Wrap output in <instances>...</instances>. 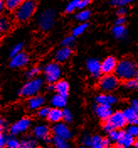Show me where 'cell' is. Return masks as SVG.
I'll return each instance as SVG.
<instances>
[{
	"label": "cell",
	"mask_w": 138,
	"mask_h": 148,
	"mask_svg": "<svg viewBox=\"0 0 138 148\" xmlns=\"http://www.w3.org/2000/svg\"><path fill=\"white\" fill-rule=\"evenodd\" d=\"M137 68V64L131 58H124L118 62L115 69V75L122 80H127L135 77L136 70Z\"/></svg>",
	"instance_id": "obj_1"
},
{
	"label": "cell",
	"mask_w": 138,
	"mask_h": 148,
	"mask_svg": "<svg viewBox=\"0 0 138 148\" xmlns=\"http://www.w3.org/2000/svg\"><path fill=\"white\" fill-rule=\"evenodd\" d=\"M36 9L35 0H25L15 10V19L19 22H25L32 17Z\"/></svg>",
	"instance_id": "obj_2"
},
{
	"label": "cell",
	"mask_w": 138,
	"mask_h": 148,
	"mask_svg": "<svg viewBox=\"0 0 138 148\" xmlns=\"http://www.w3.org/2000/svg\"><path fill=\"white\" fill-rule=\"evenodd\" d=\"M43 86V80L41 78H33L24 84L23 87L20 90L19 94L21 97H30L35 96L41 91Z\"/></svg>",
	"instance_id": "obj_3"
},
{
	"label": "cell",
	"mask_w": 138,
	"mask_h": 148,
	"mask_svg": "<svg viewBox=\"0 0 138 148\" xmlns=\"http://www.w3.org/2000/svg\"><path fill=\"white\" fill-rule=\"evenodd\" d=\"M56 22V12L52 9H48L42 12L39 17L38 24L40 28L47 32L50 31L55 25Z\"/></svg>",
	"instance_id": "obj_4"
},
{
	"label": "cell",
	"mask_w": 138,
	"mask_h": 148,
	"mask_svg": "<svg viewBox=\"0 0 138 148\" xmlns=\"http://www.w3.org/2000/svg\"><path fill=\"white\" fill-rule=\"evenodd\" d=\"M120 79L113 74L104 75L99 81V88L104 92H111L119 86Z\"/></svg>",
	"instance_id": "obj_5"
},
{
	"label": "cell",
	"mask_w": 138,
	"mask_h": 148,
	"mask_svg": "<svg viewBox=\"0 0 138 148\" xmlns=\"http://www.w3.org/2000/svg\"><path fill=\"white\" fill-rule=\"evenodd\" d=\"M44 74L46 81L49 84H55L60 80L62 75V69L57 63L51 62L44 67Z\"/></svg>",
	"instance_id": "obj_6"
},
{
	"label": "cell",
	"mask_w": 138,
	"mask_h": 148,
	"mask_svg": "<svg viewBox=\"0 0 138 148\" xmlns=\"http://www.w3.org/2000/svg\"><path fill=\"white\" fill-rule=\"evenodd\" d=\"M31 125L30 119L24 117L20 119V120L16 121L14 124H13L9 128V132L12 136H17L20 134H22L25 132Z\"/></svg>",
	"instance_id": "obj_7"
},
{
	"label": "cell",
	"mask_w": 138,
	"mask_h": 148,
	"mask_svg": "<svg viewBox=\"0 0 138 148\" xmlns=\"http://www.w3.org/2000/svg\"><path fill=\"white\" fill-rule=\"evenodd\" d=\"M93 110L95 114L103 121L109 119V118L113 114V110L111 108V105L109 104H101V103H96L93 107Z\"/></svg>",
	"instance_id": "obj_8"
},
{
	"label": "cell",
	"mask_w": 138,
	"mask_h": 148,
	"mask_svg": "<svg viewBox=\"0 0 138 148\" xmlns=\"http://www.w3.org/2000/svg\"><path fill=\"white\" fill-rule=\"evenodd\" d=\"M110 122V124L113 125L115 129H119L121 130L123 128H125V126L128 123L124 115V113L121 111H116L115 113L111 114V116L109 118V119H107Z\"/></svg>",
	"instance_id": "obj_9"
},
{
	"label": "cell",
	"mask_w": 138,
	"mask_h": 148,
	"mask_svg": "<svg viewBox=\"0 0 138 148\" xmlns=\"http://www.w3.org/2000/svg\"><path fill=\"white\" fill-rule=\"evenodd\" d=\"M52 132L55 136L62 137L66 140H70L72 137V133L69 127L65 123L58 122L52 128Z\"/></svg>",
	"instance_id": "obj_10"
},
{
	"label": "cell",
	"mask_w": 138,
	"mask_h": 148,
	"mask_svg": "<svg viewBox=\"0 0 138 148\" xmlns=\"http://www.w3.org/2000/svg\"><path fill=\"white\" fill-rule=\"evenodd\" d=\"M118 62L116 58L113 56L105 58L101 62V72L103 75L113 74L117 67Z\"/></svg>",
	"instance_id": "obj_11"
},
{
	"label": "cell",
	"mask_w": 138,
	"mask_h": 148,
	"mask_svg": "<svg viewBox=\"0 0 138 148\" xmlns=\"http://www.w3.org/2000/svg\"><path fill=\"white\" fill-rule=\"evenodd\" d=\"M30 58L27 55V53L21 52L18 53L17 55L11 58L10 63H9V67L12 69L21 68L25 66L29 63Z\"/></svg>",
	"instance_id": "obj_12"
},
{
	"label": "cell",
	"mask_w": 138,
	"mask_h": 148,
	"mask_svg": "<svg viewBox=\"0 0 138 148\" xmlns=\"http://www.w3.org/2000/svg\"><path fill=\"white\" fill-rule=\"evenodd\" d=\"M86 66L93 78H98L101 72V63L97 58H89L86 61Z\"/></svg>",
	"instance_id": "obj_13"
},
{
	"label": "cell",
	"mask_w": 138,
	"mask_h": 148,
	"mask_svg": "<svg viewBox=\"0 0 138 148\" xmlns=\"http://www.w3.org/2000/svg\"><path fill=\"white\" fill-rule=\"evenodd\" d=\"M45 103V98L42 96L40 95H35L33 97H29L27 101V106L29 110L34 111L40 109Z\"/></svg>",
	"instance_id": "obj_14"
},
{
	"label": "cell",
	"mask_w": 138,
	"mask_h": 148,
	"mask_svg": "<svg viewBox=\"0 0 138 148\" xmlns=\"http://www.w3.org/2000/svg\"><path fill=\"white\" fill-rule=\"evenodd\" d=\"M72 55V50L71 47H62L55 53V60L57 63H64Z\"/></svg>",
	"instance_id": "obj_15"
},
{
	"label": "cell",
	"mask_w": 138,
	"mask_h": 148,
	"mask_svg": "<svg viewBox=\"0 0 138 148\" xmlns=\"http://www.w3.org/2000/svg\"><path fill=\"white\" fill-rule=\"evenodd\" d=\"M135 141V137L126 131L122 137L116 142V147L120 148H128L131 146H134Z\"/></svg>",
	"instance_id": "obj_16"
},
{
	"label": "cell",
	"mask_w": 138,
	"mask_h": 148,
	"mask_svg": "<svg viewBox=\"0 0 138 148\" xmlns=\"http://www.w3.org/2000/svg\"><path fill=\"white\" fill-rule=\"evenodd\" d=\"M118 102V98L115 95L108 94V93H102L95 97V103H101V104H109L113 105Z\"/></svg>",
	"instance_id": "obj_17"
},
{
	"label": "cell",
	"mask_w": 138,
	"mask_h": 148,
	"mask_svg": "<svg viewBox=\"0 0 138 148\" xmlns=\"http://www.w3.org/2000/svg\"><path fill=\"white\" fill-rule=\"evenodd\" d=\"M33 136L38 140H45L50 136V128L47 125H37L33 129Z\"/></svg>",
	"instance_id": "obj_18"
},
{
	"label": "cell",
	"mask_w": 138,
	"mask_h": 148,
	"mask_svg": "<svg viewBox=\"0 0 138 148\" xmlns=\"http://www.w3.org/2000/svg\"><path fill=\"white\" fill-rule=\"evenodd\" d=\"M62 116H63V111L62 108H51L50 113L47 116V119L53 124H57L58 122H60L62 119Z\"/></svg>",
	"instance_id": "obj_19"
},
{
	"label": "cell",
	"mask_w": 138,
	"mask_h": 148,
	"mask_svg": "<svg viewBox=\"0 0 138 148\" xmlns=\"http://www.w3.org/2000/svg\"><path fill=\"white\" fill-rule=\"evenodd\" d=\"M112 34L118 40H125L128 36V32L124 25H115L112 28Z\"/></svg>",
	"instance_id": "obj_20"
},
{
	"label": "cell",
	"mask_w": 138,
	"mask_h": 148,
	"mask_svg": "<svg viewBox=\"0 0 138 148\" xmlns=\"http://www.w3.org/2000/svg\"><path fill=\"white\" fill-rule=\"evenodd\" d=\"M55 91L57 93L68 97L69 93L68 83L64 80H59L55 83Z\"/></svg>",
	"instance_id": "obj_21"
},
{
	"label": "cell",
	"mask_w": 138,
	"mask_h": 148,
	"mask_svg": "<svg viewBox=\"0 0 138 148\" xmlns=\"http://www.w3.org/2000/svg\"><path fill=\"white\" fill-rule=\"evenodd\" d=\"M51 103L55 108H65V106L67 104V97L57 93L56 95H54L52 97V98L51 100Z\"/></svg>",
	"instance_id": "obj_22"
},
{
	"label": "cell",
	"mask_w": 138,
	"mask_h": 148,
	"mask_svg": "<svg viewBox=\"0 0 138 148\" xmlns=\"http://www.w3.org/2000/svg\"><path fill=\"white\" fill-rule=\"evenodd\" d=\"M123 113H124V115H125L127 122H128L129 124H135L137 119L138 118V114L137 112L131 106L129 107V108H126V109L123 111Z\"/></svg>",
	"instance_id": "obj_23"
},
{
	"label": "cell",
	"mask_w": 138,
	"mask_h": 148,
	"mask_svg": "<svg viewBox=\"0 0 138 148\" xmlns=\"http://www.w3.org/2000/svg\"><path fill=\"white\" fill-rule=\"evenodd\" d=\"M25 0H5V9L9 11L16 10Z\"/></svg>",
	"instance_id": "obj_24"
},
{
	"label": "cell",
	"mask_w": 138,
	"mask_h": 148,
	"mask_svg": "<svg viewBox=\"0 0 138 148\" xmlns=\"http://www.w3.org/2000/svg\"><path fill=\"white\" fill-rule=\"evenodd\" d=\"M52 144L57 148H68L70 147V145L68 142V140L62 138V137L55 136L52 137Z\"/></svg>",
	"instance_id": "obj_25"
},
{
	"label": "cell",
	"mask_w": 138,
	"mask_h": 148,
	"mask_svg": "<svg viewBox=\"0 0 138 148\" xmlns=\"http://www.w3.org/2000/svg\"><path fill=\"white\" fill-rule=\"evenodd\" d=\"M36 147H37V143L33 137L26 136L20 140V147L21 148H34Z\"/></svg>",
	"instance_id": "obj_26"
},
{
	"label": "cell",
	"mask_w": 138,
	"mask_h": 148,
	"mask_svg": "<svg viewBox=\"0 0 138 148\" xmlns=\"http://www.w3.org/2000/svg\"><path fill=\"white\" fill-rule=\"evenodd\" d=\"M124 133H125L124 130H119V129H115V130H111L110 132H109L108 135H109V138L110 139L111 141L117 142L122 137Z\"/></svg>",
	"instance_id": "obj_27"
},
{
	"label": "cell",
	"mask_w": 138,
	"mask_h": 148,
	"mask_svg": "<svg viewBox=\"0 0 138 148\" xmlns=\"http://www.w3.org/2000/svg\"><path fill=\"white\" fill-rule=\"evenodd\" d=\"M90 11L88 10H83L82 11L78 12V14H75L74 18L78 21H80V22H86L89 17H90Z\"/></svg>",
	"instance_id": "obj_28"
},
{
	"label": "cell",
	"mask_w": 138,
	"mask_h": 148,
	"mask_svg": "<svg viewBox=\"0 0 138 148\" xmlns=\"http://www.w3.org/2000/svg\"><path fill=\"white\" fill-rule=\"evenodd\" d=\"M89 27V23L87 22H82L81 24H79L78 25H77L75 28H73L72 30V36H74L75 37L76 36H78L82 35L86 30L87 28Z\"/></svg>",
	"instance_id": "obj_29"
},
{
	"label": "cell",
	"mask_w": 138,
	"mask_h": 148,
	"mask_svg": "<svg viewBox=\"0 0 138 148\" xmlns=\"http://www.w3.org/2000/svg\"><path fill=\"white\" fill-rule=\"evenodd\" d=\"M11 29V23L6 18H2L0 20V32L2 34L8 32Z\"/></svg>",
	"instance_id": "obj_30"
},
{
	"label": "cell",
	"mask_w": 138,
	"mask_h": 148,
	"mask_svg": "<svg viewBox=\"0 0 138 148\" xmlns=\"http://www.w3.org/2000/svg\"><path fill=\"white\" fill-rule=\"evenodd\" d=\"M80 0H72L68 4L66 7L65 12L71 14L72 12H74L77 9H78V5H79Z\"/></svg>",
	"instance_id": "obj_31"
},
{
	"label": "cell",
	"mask_w": 138,
	"mask_h": 148,
	"mask_svg": "<svg viewBox=\"0 0 138 148\" xmlns=\"http://www.w3.org/2000/svg\"><path fill=\"white\" fill-rule=\"evenodd\" d=\"M103 137L99 136H92V147L93 148H103Z\"/></svg>",
	"instance_id": "obj_32"
},
{
	"label": "cell",
	"mask_w": 138,
	"mask_h": 148,
	"mask_svg": "<svg viewBox=\"0 0 138 148\" xmlns=\"http://www.w3.org/2000/svg\"><path fill=\"white\" fill-rule=\"evenodd\" d=\"M6 147L8 148H19L20 147V141L18 140L15 137H14V136L9 137Z\"/></svg>",
	"instance_id": "obj_33"
},
{
	"label": "cell",
	"mask_w": 138,
	"mask_h": 148,
	"mask_svg": "<svg viewBox=\"0 0 138 148\" xmlns=\"http://www.w3.org/2000/svg\"><path fill=\"white\" fill-rule=\"evenodd\" d=\"M125 86L127 89L131 90H138V80L132 78L130 80H125Z\"/></svg>",
	"instance_id": "obj_34"
},
{
	"label": "cell",
	"mask_w": 138,
	"mask_h": 148,
	"mask_svg": "<svg viewBox=\"0 0 138 148\" xmlns=\"http://www.w3.org/2000/svg\"><path fill=\"white\" fill-rule=\"evenodd\" d=\"M81 144L83 145V147H92V136L89 135H83L81 137L80 140Z\"/></svg>",
	"instance_id": "obj_35"
},
{
	"label": "cell",
	"mask_w": 138,
	"mask_h": 148,
	"mask_svg": "<svg viewBox=\"0 0 138 148\" xmlns=\"http://www.w3.org/2000/svg\"><path fill=\"white\" fill-rule=\"evenodd\" d=\"M75 42V36H66L65 38L62 39V47H72Z\"/></svg>",
	"instance_id": "obj_36"
},
{
	"label": "cell",
	"mask_w": 138,
	"mask_h": 148,
	"mask_svg": "<svg viewBox=\"0 0 138 148\" xmlns=\"http://www.w3.org/2000/svg\"><path fill=\"white\" fill-rule=\"evenodd\" d=\"M23 43H17L16 45L14 46V47H12L10 53H9V57L13 58L14 56L17 55L18 53H21V52H22V49H23Z\"/></svg>",
	"instance_id": "obj_37"
},
{
	"label": "cell",
	"mask_w": 138,
	"mask_h": 148,
	"mask_svg": "<svg viewBox=\"0 0 138 148\" xmlns=\"http://www.w3.org/2000/svg\"><path fill=\"white\" fill-rule=\"evenodd\" d=\"M41 72V68L40 67H34L29 69L26 72V77L28 79H33L36 75H39V73Z\"/></svg>",
	"instance_id": "obj_38"
},
{
	"label": "cell",
	"mask_w": 138,
	"mask_h": 148,
	"mask_svg": "<svg viewBox=\"0 0 138 148\" xmlns=\"http://www.w3.org/2000/svg\"><path fill=\"white\" fill-rule=\"evenodd\" d=\"M135 0H111L110 3L115 7H120V6H126L127 4L133 3Z\"/></svg>",
	"instance_id": "obj_39"
},
{
	"label": "cell",
	"mask_w": 138,
	"mask_h": 148,
	"mask_svg": "<svg viewBox=\"0 0 138 148\" xmlns=\"http://www.w3.org/2000/svg\"><path fill=\"white\" fill-rule=\"evenodd\" d=\"M126 132L133 136L135 138H138V125L131 124V125L126 129Z\"/></svg>",
	"instance_id": "obj_40"
},
{
	"label": "cell",
	"mask_w": 138,
	"mask_h": 148,
	"mask_svg": "<svg viewBox=\"0 0 138 148\" xmlns=\"http://www.w3.org/2000/svg\"><path fill=\"white\" fill-rule=\"evenodd\" d=\"M50 110H51V108H48V107H41L40 109L37 110V115L40 118H42V119L47 118L48 114L50 113Z\"/></svg>",
	"instance_id": "obj_41"
},
{
	"label": "cell",
	"mask_w": 138,
	"mask_h": 148,
	"mask_svg": "<svg viewBox=\"0 0 138 148\" xmlns=\"http://www.w3.org/2000/svg\"><path fill=\"white\" fill-rule=\"evenodd\" d=\"M63 111V116H62V120L65 123H70L72 120V114L69 111L68 108H64L62 109Z\"/></svg>",
	"instance_id": "obj_42"
},
{
	"label": "cell",
	"mask_w": 138,
	"mask_h": 148,
	"mask_svg": "<svg viewBox=\"0 0 138 148\" xmlns=\"http://www.w3.org/2000/svg\"><path fill=\"white\" fill-rule=\"evenodd\" d=\"M8 140H9V136L5 134V132L1 131V134H0V147L3 148L6 147Z\"/></svg>",
	"instance_id": "obj_43"
},
{
	"label": "cell",
	"mask_w": 138,
	"mask_h": 148,
	"mask_svg": "<svg viewBox=\"0 0 138 148\" xmlns=\"http://www.w3.org/2000/svg\"><path fill=\"white\" fill-rule=\"evenodd\" d=\"M102 128H103V131H104V132H106V133H109V132H110L111 130H115V128H114L113 125L110 124V122L109 120H105V121H104V123L103 124Z\"/></svg>",
	"instance_id": "obj_44"
},
{
	"label": "cell",
	"mask_w": 138,
	"mask_h": 148,
	"mask_svg": "<svg viewBox=\"0 0 138 148\" xmlns=\"http://www.w3.org/2000/svg\"><path fill=\"white\" fill-rule=\"evenodd\" d=\"M127 13V8H126V6H120L118 7L117 10H116V14L118 16H125Z\"/></svg>",
	"instance_id": "obj_45"
},
{
	"label": "cell",
	"mask_w": 138,
	"mask_h": 148,
	"mask_svg": "<svg viewBox=\"0 0 138 148\" xmlns=\"http://www.w3.org/2000/svg\"><path fill=\"white\" fill-rule=\"evenodd\" d=\"M91 3V0H80L79 5H78V10H84L86 7L89 5Z\"/></svg>",
	"instance_id": "obj_46"
},
{
	"label": "cell",
	"mask_w": 138,
	"mask_h": 148,
	"mask_svg": "<svg viewBox=\"0 0 138 148\" xmlns=\"http://www.w3.org/2000/svg\"><path fill=\"white\" fill-rule=\"evenodd\" d=\"M126 22V18L125 16H118V18L115 20V25H124Z\"/></svg>",
	"instance_id": "obj_47"
},
{
	"label": "cell",
	"mask_w": 138,
	"mask_h": 148,
	"mask_svg": "<svg viewBox=\"0 0 138 148\" xmlns=\"http://www.w3.org/2000/svg\"><path fill=\"white\" fill-rule=\"evenodd\" d=\"M7 128H8V122L5 119H1V120H0V130H1V131L5 130Z\"/></svg>",
	"instance_id": "obj_48"
},
{
	"label": "cell",
	"mask_w": 138,
	"mask_h": 148,
	"mask_svg": "<svg viewBox=\"0 0 138 148\" xmlns=\"http://www.w3.org/2000/svg\"><path fill=\"white\" fill-rule=\"evenodd\" d=\"M131 106L137 112L138 114V98L132 99V100L131 101Z\"/></svg>",
	"instance_id": "obj_49"
},
{
	"label": "cell",
	"mask_w": 138,
	"mask_h": 148,
	"mask_svg": "<svg viewBox=\"0 0 138 148\" xmlns=\"http://www.w3.org/2000/svg\"><path fill=\"white\" fill-rule=\"evenodd\" d=\"M44 141L46 142V144H49V143H52V138H51V137L49 136H47L46 139L44 140Z\"/></svg>",
	"instance_id": "obj_50"
},
{
	"label": "cell",
	"mask_w": 138,
	"mask_h": 148,
	"mask_svg": "<svg viewBox=\"0 0 138 148\" xmlns=\"http://www.w3.org/2000/svg\"><path fill=\"white\" fill-rule=\"evenodd\" d=\"M3 7H5V0H0V10H3Z\"/></svg>",
	"instance_id": "obj_51"
},
{
	"label": "cell",
	"mask_w": 138,
	"mask_h": 148,
	"mask_svg": "<svg viewBox=\"0 0 138 148\" xmlns=\"http://www.w3.org/2000/svg\"><path fill=\"white\" fill-rule=\"evenodd\" d=\"M135 78L138 80V66L137 68V70H136V75H135Z\"/></svg>",
	"instance_id": "obj_52"
},
{
	"label": "cell",
	"mask_w": 138,
	"mask_h": 148,
	"mask_svg": "<svg viewBox=\"0 0 138 148\" xmlns=\"http://www.w3.org/2000/svg\"><path fill=\"white\" fill-rule=\"evenodd\" d=\"M134 146L136 147L137 148H138V138H137V140L135 141V144H134Z\"/></svg>",
	"instance_id": "obj_53"
},
{
	"label": "cell",
	"mask_w": 138,
	"mask_h": 148,
	"mask_svg": "<svg viewBox=\"0 0 138 148\" xmlns=\"http://www.w3.org/2000/svg\"><path fill=\"white\" fill-rule=\"evenodd\" d=\"M135 124H137V125H138V118H137V120H136Z\"/></svg>",
	"instance_id": "obj_54"
}]
</instances>
